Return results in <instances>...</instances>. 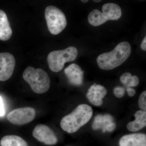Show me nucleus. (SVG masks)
I'll return each instance as SVG.
<instances>
[{
  "label": "nucleus",
  "mask_w": 146,
  "mask_h": 146,
  "mask_svg": "<svg viewBox=\"0 0 146 146\" xmlns=\"http://www.w3.org/2000/svg\"><path fill=\"white\" fill-rule=\"evenodd\" d=\"M101 1V0H100V1H99V0H98V1H97V0H94V1L95 2L99 3Z\"/></svg>",
  "instance_id": "nucleus-27"
},
{
  "label": "nucleus",
  "mask_w": 146,
  "mask_h": 146,
  "mask_svg": "<svg viewBox=\"0 0 146 146\" xmlns=\"http://www.w3.org/2000/svg\"><path fill=\"white\" fill-rule=\"evenodd\" d=\"M64 72L71 84L75 86H80L82 84L84 72L77 64H71L65 68Z\"/></svg>",
  "instance_id": "nucleus-10"
},
{
  "label": "nucleus",
  "mask_w": 146,
  "mask_h": 146,
  "mask_svg": "<svg viewBox=\"0 0 146 146\" xmlns=\"http://www.w3.org/2000/svg\"><path fill=\"white\" fill-rule=\"evenodd\" d=\"M78 53L77 49L74 46L69 47L64 50L53 51L47 57L50 69L54 72H60L63 69L65 63L75 60Z\"/></svg>",
  "instance_id": "nucleus-4"
},
{
  "label": "nucleus",
  "mask_w": 146,
  "mask_h": 146,
  "mask_svg": "<svg viewBox=\"0 0 146 146\" xmlns=\"http://www.w3.org/2000/svg\"><path fill=\"white\" fill-rule=\"evenodd\" d=\"M141 48L143 50L146 51V36L143 40V42L141 43Z\"/></svg>",
  "instance_id": "nucleus-25"
},
{
  "label": "nucleus",
  "mask_w": 146,
  "mask_h": 146,
  "mask_svg": "<svg viewBox=\"0 0 146 146\" xmlns=\"http://www.w3.org/2000/svg\"><path fill=\"white\" fill-rule=\"evenodd\" d=\"M116 124L115 123L113 122L109 124L106 126V127L105 128L104 130L103 131V132H105L106 131H109V132H111V131H113L116 128Z\"/></svg>",
  "instance_id": "nucleus-22"
},
{
  "label": "nucleus",
  "mask_w": 146,
  "mask_h": 146,
  "mask_svg": "<svg viewBox=\"0 0 146 146\" xmlns=\"http://www.w3.org/2000/svg\"><path fill=\"white\" fill-rule=\"evenodd\" d=\"M23 78L36 94H44L49 89V76L42 69H36L30 66L27 67L23 73Z\"/></svg>",
  "instance_id": "nucleus-3"
},
{
  "label": "nucleus",
  "mask_w": 146,
  "mask_h": 146,
  "mask_svg": "<svg viewBox=\"0 0 146 146\" xmlns=\"http://www.w3.org/2000/svg\"><path fill=\"white\" fill-rule=\"evenodd\" d=\"M47 26L50 32L54 35L60 33L67 26L66 17L63 11L54 6L47 7L45 11Z\"/></svg>",
  "instance_id": "nucleus-5"
},
{
  "label": "nucleus",
  "mask_w": 146,
  "mask_h": 146,
  "mask_svg": "<svg viewBox=\"0 0 146 146\" xmlns=\"http://www.w3.org/2000/svg\"><path fill=\"white\" fill-rule=\"evenodd\" d=\"M12 30L7 14L0 9V40L7 41L12 36Z\"/></svg>",
  "instance_id": "nucleus-12"
},
{
  "label": "nucleus",
  "mask_w": 146,
  "mask_h": 146,
  "mask_svg": "<svg viewBox=\"0 0 146 146\" xmlns=\"http://www.w3.org/2000/svg\"><path fill=\"white\" fill-rule=\"evenodd\" d=\"M120 146H146V136L143 133H134L123 136L119 142Z\"/></svg>",
  "instance_id": "nucleus-11"
},
{
  "label": "nucleus",
  "mask_w": 146,
  "mask_h": 146,
  "mask_svg": "<svg viewBox=\"0 0 146 146\" xmlns=\"http://www.w3.org/2000/svg\"><path fill=\"white\" fill-rule=\"evenodd\" d=\"M81 1L83 3H86L88 1V0H82Z\"/></svg>",
  "instance_id": "nucleus-26"
},
{
  "label": "nucleus",
  "mask_w": 146,
  "mask_h": 146,
  "mask_svg": "<svg viewBox=\"0 0 146 146\" xmlns=\"http://www.w3.org/2000/svg\"><path fill=\"white\" fill-rule=\"evenodd\" d=\"M127 91L128 95L130 97H132L135 95L136 94V91L134 89L131 88V87H128L127 88Z\"/></svg>",
  "instance_id": "nucleus-24"
},
{
  "label": "nucleus",
  "mask_w": 146,
  "mask_h": 146,
  "mask_svg": "<svg viewBox=\"0 0 146 146\" xmlns=\"http://www.w3.org/2000/svg\"><path fill=\"white\" fill-rule=\"evenodd\" d=\"M131 74L130 73L127 72L123 74L120 77V80L123 84L127 85L128 82L131 78Z\"/></svg>",
  "instance_id": "nucleus-21"
},
{
  "label": "nucleus",
  "mask_w": 146,
  "mask_h": 146,
  "mask_svg": "<svg viewBox=\"0 0 146 146\" xmlns=\"http://www.w3.org/2000/svg\"><path fill=\"white\" fill-rule=\"evenodd\" d=\"M135 121L127 124L128 130L132 132L141 130L146 125V112L143 110H138L135 113Z\"/></svg>",
  "instance_id": "nucleus-14"
},
{
  "label": "nucleus",
  "mask_w": 146,
  "mask_h": 146,
  "mask_svg": "<svg viewBox=\"0 0 146 146\" xmlns=\"http://www.w3.org/2000/svg\"><path fill=\"white\" fill-rule=\"evenodd\" d=\"M114 118L109 114L99 115L95 117L92 128L94 130L102 129L103 132L105 128L109 124L114 122Z\"/></svg>",
  "instance_id": "nucleus-15"
},
{
  "label": "nucleus",
  "mask_w": 146,
  "mask_h": 146,
  "mask_svg": "<svg viewBox=\"0 0 146 146\" xmlns=\"http://www.w3.org/2000/svg\"><path fill=\"white\" fill-rule=\"evenodd\" d=\"M0 144L1 146H28L26 141L16 135L4 136L1 140Z\"/></svg>",
  "instance_id": "nucleus-16"
},
{
  "label": "nucleus",
  "mask_w": 146,
  "mask_h": 146,
  "mask_svg": "<svg viewBox=\"0 0 146 146\" xmlns=\"http://www.w3.org/2000/svg\"><path fill=\"white\" fill-rule=\"evenodd\" d=\"M106 94L107 91L104 86L94 84L89 88L86 97L92 104L100 106L102 104V99Z\"/></svg>",
  "instance_id": "nucleus-9"
},
{
  "label": "nucleus",
  "mask_w": 146,
  "mask_h": 146,
  "mask_svg": "<svg viewBox=\"0 0 146 146\" xmlns=\"http://www.w3.org/2000/svg\"><path fill=\"white\" fill-rule=\"evenodd\" d=\"M139 82V80L138 77L135 76H133L128 82L127 86L129 87L136 86L138 85Z\"/></svg>",
  "instance_id": "nucleus-20"
},
{
  "label": "nucleus",
  "mask_w": 146,
  "mask_h": 146,
  "mask_svg": "<svg viewBox=\"0 0 146 146\" xmlns=\"http://www.w3.org/2000/svg\"><path fill=\"white\" fill-rule=\"evenodd\" d=\"M33 136L39 142L48 145H52L57 143L58 138L52 129L45 125H36L33 131Z\"/></svg>",
  "instance_id": "nucleus-8"
},
{
  "label": "nucleus",
  "mask_w": 146,
  "mask_h": 146,
  "mask_svg": "<svg viewBox=\"0 0 146 146\" xmlns=\"http://www.w3.org/2000/svg\"><path fill=\"white\" fill-rule=\"evenodd\" d=\"M131 53V47L127 42H121L111 52L100 55L97 62L99 68L105 70L119 67L128 58Z\"/></svg>",
  "instance_id": "nucleus-1"
},
{
  "label": "nucleus",
  "mask_w": 146,
  "mask_h": 146,
  "mask_svg": "<svg viewBox=\"0 0 146 146\" xmlns=\"http://www.w3.org/2000/svg\"><path fill=\"white\" fill-rule=\"evenodd\" d=\"M88 19L90 25L94 27L99 26L108 21L102 13L97 9L92 11L89 13Z\"/></svg>",
  "instance_id": "nucleus-17"
},
{
  "label": "nucleus",
  "mask_w": 146,
  "mask_h": 146,
  "mask_svg": "<svg viewBox=\"0 0 146 146\" xmlns=\"http://www.w3.org/2000/svg\"><path fill=\"white\" fill-rule=\"evenodd\" d=\"M138 106L142 110H146V91H143L140 95L138 102Z\"/></svg>",
  "instance_id": "nucleus-18"
},
{
  "label": "nucleus",
  "mask_w": 146,
  "mask_h": 146,
  "mask_svg": "<svg viewBox=\"0 0 146 146\" xmlns=\"http://www.w3.org/2000/svg\"><path fill=\"white\" fill-rule=\"evenodd\" d=\"M16 65L15 57L8 52L0 53V81H5L13 74Z\"/></svg>",
  "instance_id": "nucleus-7"
},
{
  "label": "nucleus",
  "mask_w": 146,
  "mask_h": 146,
  "mask_svg": "<svg viewBox=\"0 0 146 146\" xmlns=\"http://www.w3.org/2000/svg\"><path fill=\"white\" fill-rule=\"evenodd\" d=\"M125 92V90L124 88L121 86H117L114 89V94L117 98H121L123 96Z\"/></svg>",
  "instance_id": "nucleus-19"
},
{
  "label": "nucleus",
  "mask_w": 146,
  "mask_h": 146,
  "mask_svg": "<svg viewBox=\"0 0 146 146\" xmlns=\"http://www.w3.org/2000/svg\"><path fill=\"white\" fill-rule=\"evenodd\" d=\"M5 114L3 103L1 97L0 96V117H3Z\"/></svg>",
  "instance_id": "nucleus-23"
},
{
  "label": "nucleus",
  "mask_w": 146,
  "mask_h": 146,
  "mask_svg": "<svg viewBox=\"0 0 146 146\" xmlns=\"http://www.w3.org/2000/svg\"><path fill=\"white\" fill-rule=\"evenodd\" d=\"M93 113L91 106L86 104L79 105L72 113L62 118L60 127L68 133H75L89 122Z\"/></svg>",
  "instance_id": "nucleus-2"
},
{
  "label": "nucleus",
  "mask_w": 146,
  "mask_h": 146,
  "mask_svg": "<svg viewBox=\"0 0 146 146\" xmlns=\"http://www.w3.org/2000/svg\"><path fill=\"white\" fill-rule=\"evenodd\" d=\"M102 11V13L108 21H117L122 15L121 9L119 6L113 3H108L104 5Z\"/></svg>",
  "instance_id": "nucleus-13"
},
{
  "label": "nucleus",
  "mask_w": 146,
  "mask_h": 146,
  "mask_svg": "<svg viewBox=\"0 0 146 146\" xmlns=\"http://www.w3.org/2000/svg\"><path fill=\"white\" fill-rule=\"evenodd\" d=\"M35 115L36 111L33 108H22L11 111L7 115V119L13 124L23 125L33 121Z\"/></svg>",
  "instance_id": "nucleus-6"
}]
</instances>
